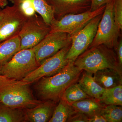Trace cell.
Masks as SVG:
<instances>
[{
  "label": "cell",
  "mask_w": 122,
  "mask_h": 122,
  "mask_svg": "<svg viewBox=\"0 0 122 122\" xmlns=\"http://www.w3.org/2000/svg\"><path fill=\"white\" fill-rule=\"evenodd\" d=\"M83 70L70 62L56 74L44 77L37 81L35 89L39 98L43 101L58 102L66 89L77 82Z\"/></svg>",
  "instance_id": "obj_1"
},
{
  "label": "cell",
  "mask_w": 122,
  "mask_h": 122,
  "mask_svg": "<svg viewBox=\"0 0 122 122\" xmlns=\"http://www.w3.org/2000/svg\"><path fill=\"white\" fill-rule=\"evenodd\" d=\"M74 64L80 70L92 74L105 69H113L122 73L115 52L103 44L88 48L76 58Z\"/></svg>",
  "instance_id": "obj_2"
},
{
  "label": "cell",
  "mask_w": 122,
  "mask_h": 122,
  "mask_svg": "<svg viewBox=\"0 0 122 122\" xmlns=\"http://www.w3.org/2000/svg\"><path fill=\"white\" fill-rule=\"evenodd\" d=\"M29 85L21 80L0 79V102L13 108L25 109L36 106L42 101L34 97Z\"/></svg>",
  "instance_id": "obj_3"
},
{
  "label": "cell",
  "mask_w": 122,
  "mask_h": 122,
  "mask_svg": "<svg viewBox=\"0 0 122 122\" xmlns=\"http://www.w3.org/2000/svg\"><path fill=\"white\" fill-rule=\"evenodd\" d=\"M33 48L19 51L9 61L0 67V75L20 81L40 66Z\"/></svg>",
  "instance_id": "obj_4"
},
{
  "label": "cell",
  "mask_w": 122,
  "mask_h": 122,
  "mask_svg": "<svg viewBox=\"0 0 122 122\" xmlns=\"http://www.w3.org/2000/svg\"><path fill=\"white\" fill-rule=\"evenodd\" d=\"M114 2V0H112L106 4L96 35L89 48L103 44L113 49L118 42L120 30L118 29L115 23Z\"/></svg>",
  "instance_id": "obj_5"
},
{
  "label": "cell",
  "mask_w": 122,
  "mask_h": 122,
  "mask_svg": "<svg viewBox=\"0 0 122 122\" xmlns=\"http://www.w3.org/2000/svg\"><path fill=\"white\" fill-rule=\"evenodd\" d=\"M106 5L93 11H89L66 15L59 20H54L50 25V32H61L73 36L85 27L92 19L103 13Z\"/></svg>",
  "instance_id": "obj_6"
},
{
  "label": "cell",
  "mask_w": 122,
  "mask_h": 122,
  "mask_svg": "<svg viewBox=\"0 0 122 122\" xmlns=\"http://www.w3.org/2000/svg\"><path fill=\"white\" fill-rule=\"evenodd\" d=\"M51 30L41 16L36 13L28 18L18 36L20 40V50L33 48L37 45Z\"/></svg>",
  "instance_id": "obj_7"
},
{
  "label": "cell",
  "mask_w": 122,
  "mask_h": 122,
  "mask_svg": "<svg viewBox=\"0 0 122 122\" xmlns=\"http://www.w3.org/2000/svg\"><path fill=\"white\" fill-rule=\"evenodd\" d=\"M71 45V44H69L54 55L45 59L36 69L21 81L30 85L43 77L56 74L70 62L66 57Z\"/></svg>",
  "instance_id": "obj_8"
},
{
  "label": "cell",
  "mask_w": 122,
  "mask_h": 122,
  "mask_svg": "<svg viewBox=\"0 0 122 122\" xmlns=\"http://www.w3.org/2000/svg\"><path fill=\"white\" fill-rule=\"evenodd\" d=\"M102 14L94 18L84 28L72 37L71 46L66 57L70 62H74L80 55L90 47L96 35Z\"/></svg>",
  "instance_id": "obj_9"
},
{
  "label": "cell",
  "mask_w": 122,
  "mask_h": 122,
  "mask_svg": "<svg viewBox=\"0 0 122 122\" xmlns=\"http://www.w3.org/2000/svg\"><path fill=\"white\" fill-rule=\"evenodd\" d=\"M72 43V37L67 33L50 32L33 48L36 60L39 64Z\"/></svg>",
  "instance_id": "obj_10"
},
{
  "label": "cell",
  "mask_w": 122,
  "mask_h": 122,
  "mask_svg": "<svg viewBox=\"0 0 122 122\" xmlns=\"http://www.w3.org/2000/svg\"><path fill=\"white\" fill-rule=\"evenodd\" d=\"M0 20V42L18 35L28 18L17 7L6 6Z\"/></svg>",
  "instance_id": "obj_11"
},
{
  "label": "cell",
  "mask_w": 122,
  "mask_h": 122,
  "mask_svg": "<svg viewBox=\"0 0 122 122\" xmlns=\"http://www.w3.org/2000/svg\"><path fill=\"white\" fill-rule=\"evenodd\" d=\"M51 6L55 18L59 20L66 15L77 14L90 10L91 0H46Z\"/></svg>",
  "instance_id": "obj_12"
},
{
  "label": "cell",
  "mask_w": 122,
  "mask_h": 122,
  "mask_svg": "<svg viewBox=\"0 0 122 122\" xmlns=\"http://www.w3.org/2000/svg\"><path fill=\"white\" fill-rule=\"evenodd\" d=\"M56 103L50 100H43L35 107L25 109L26 122H49Z\"/></svg>",
  "instance_id": "obj_13"
},
{
  "label": "cell",
  "mask_w": 122,
  "mask_h": 122,
  "mask_svg": "<svg viewBox=\"0 0 122 122\" xmlns=\"http://www.w3.org/2000/svg\"><path fill=\"white\" fill-rule=\"evenodd\" d=\"M93 74L95 81L105 89L122 85V73L115 70L103 69L96 71Z\"/></svg>",
  "instance_id": "obj_14"
},
{
  "label": "cell",
  "mask_w": 122,
  "mask_h": 122,
  "mask_svg": "<svg viewBox=\"0 0 122 122\" xmlns=\"http://www.w3.org/2000/svg\"><path fill=\"white\" fill-rule=\"evenodd\" d=\"M93 74L90 72L83 71L77 82L90 97L99 100L105 89L95 81Z\"/></svg>",
  "instance_id": "obj_15"
},
{
  "label": "cell",
  "mask_w": 122,
  "mask_h": 122,
  "mask_svg": "<svg viewBox=\"0 0 122 122\" xmlns=\"http://www.w3.org/2000/svg\"><path fill=\"white\" fill-rule=\"evenodd\" d=\"M20 40L18 35L0 42V67L20 50Z\"/></svg>",
  "instance_id": "obj_16"
},
{
  "label": "cell",
  "mask_w": 122,
  "mask_h": 122,
  "mask_svg": "<svg viewBox=\"0 0 122 122\" xmlns=\"http://www.w3.org/2000/svg\"><path fill=\"white\" fill-rule=\"evenodd\" d=\"M71 105L74 109L85 114L89 118L96 114H100L105 106L99 100L91 98L79 100Z\"/></svg>",
  "instance_id": "obj_17"
},
{
  "label": "cell",
  "mask_w": 122,
  "mask_h": 122,
  "mask_svg": "<svg viewBox=\"0 0 122 122\" xmlns=\"http://www.w3.org/2000/svg\"><path fill=\"white\" fill-rule=\"evenodd\" d=\"M26 122L25 109L13 108L0 103V122Z\"/></svg>",
  "instance_id": "obj_18"
},
{
  "label": "cell",
  "mask_w": 122,
  "mask_h": 122,
  "mask_svg": "<svg viewBox=\"0 0 122 122\" xmlns=\"http://www.w3.org/2000/svg\"><path fill=\"white\" fill-rule=\"evenodd\" d=\"M74 110L72 105L63 99H61L58 105L55 107L52 115L49 122H67Z\"/></svg>",
  "instance_id": "obj_19"
},
{
  "label": "cell",
  "mask_w": 122,
  "mask_h": 122,
  "mask_svg": "<svg viewBox=\"0 0 122 122\" xmlns=\"http://www.w3.org/2000/svg\"><path fill=\"white\" fill-rule=\"evenodd\" d=\"M103 105L122 106V85L105 89L99 99Z\"/></svg>",
  "instance_id": "obj_20"
},
{
  "label": "cell",
  "mask_w": 122,
  "mask_h": 122,
  "mask_svg": "<svg viewBox=\"0 0 122 122\" xmlns=\"http://www.w3.org/2000/svg\"><path fill=\"white\" fill-rule=\"evenodd\" d=\"M89 98L90 97L83 91L78 83L76 82L66 89L62 98L71 105L77 101Z\"/></svg>",
  "instance_id": "obj_21"
},
{
  "label": "cell",
  "mask_w": 122,
  "mask_h": 122,
  "mask_svg": "<svg viewBox=\"0 0 122 122\" xmlns=\"http://www.w3.org/2000/svg\"><path fill=\"white\" fill-rule=\"evenodd\" d=\"M36 12L39 14L46 24L50 26L54 20L52 7L46 0H32Z\"/></svg>",
  "instance_id": "obj_22"
},
{
  "label": "cell",
  "mask_w": 122,
  "mask_h": 122,
  "mask_svg": "<svg viewBox=\"0 0 122 122\" xmlns=\"http://www.w3.org/2000/svg\"><path fill=\"white\" fill-rule=\"evenodd\" d=\"M100 114L107 122H122V106L110 105L105 106Z\"/></svg>",
  "instance_id": "obj_23"
},
{
  "label": "cell",
  "mask_w": 122,
  "mask_h": 122,
  "mask_svg": "<svg viewBox=\"0 0 122 122\" xmlns=\"http://www.w3.org/2000/svg\"><path fill=\"white\" fill-rule=\"evenodd\" d=\"M113 15L116 25L121 31L122 29V0H114Z\"/></svg>",
  "instance_id": "obj_24"
},
{
  "label": "cell",
  "mask_w": 122,
  "mask_h": 122,
  "mask_svg": "<svg viewBox=\"0 0 122 122\" xmlns=\"http://www.w3.org/2000/svg\"><path fill=\"white\" fill-rule=\"evenodd\" d=\"M89 118L86 115L75 109L74 111L67 120L69 122H89Z\"/></svg>",
  "instance_id": "obj_25"
},
{
  "label": "cell",
  "mask_w": 122,
  "mask_h": 122,
  "mask_svg": "<svg viewBox=\"0 0 122 122\" xmlns=\"http://www.w3.org/2000/svg\"><path fill=\"white\" fill-rule=\"evenodd\" d=\"M114 49L115 51L118 62L119 65L122 67V38L114 46Z\"/></svg>",
  "instance_id": "obj_26"
},
{
  "label": "cell",
  "mask_w": 122,
  "mask_h": 122,
  "mask_svg": "<svg viewBox=\"0 0 122 122\" xmlns=\"http://www.w3.org/2000/svg\"><path fill=\"white\" fill-rule=\"evenodd\" d=\"M112 0H91L90 10L91 11H95Z\"/></svg>",
  "instance_id": "obj_27"
},
{
  "label": "cell",
  "mask_w": 122,
  "mask_h": 122,
  "mask_svg": "<svg viewBox=\"0 0 122 122\" xmlns=\"http://www.w3.org/2000/svg\"><path fill=\"white\" fill-rule=\"evenodd\" d=\"M89 122H107L101 114H96L89 118Z\"/></svg>",
  "instance_id": "obj_28"
},
{
  "label": "cell",
  "mask_w": 122,
  "mask_h": 122,
  "mask_svg": "<svg viewBox=\"0 0 122 122\" xmlns=\"http://www.w3.org/2000/svg\"><path fill=\"white\" fill-rule=\"evenodd\" d=\"M8 0H0V7L4 8L8 4Z\"/></svg>",
  "instance_id": "obj_29"
},
{
  "label": "cell",
  "mask_w": 122,
  "mask_h": 122,
  "mask_svg": "<svg viewBox=\"0 0 122 122\" xmlns=\"http://www.w3.org/2000/svg\"><path fill=\"white\" fill-rule=\"evenodd\" d=\"M1 7H0V20L2 18V14H3V12H2V9H1Z\"/></svg>",
  "instance_id": "obj_30"
},
{
  "label": "cell",
  "mask_w": 122,
  "mask_h": 122,
  "mask_svg": "<svg viewBox=\"0 0 122 122\" xmlns=\"http://www.w3.org/2000/svg\"><path fill=\"white\" fill-rule=\"evenodd\" d=\"M7 78L5 77V76H2V75H0V79H3L6 78Z\"/></svg>",
  "instance_id": "obj_31"
},
{
  "label": "cell",
  "mask_w": 122,
  "mask_h": 122,
  "mask_svg": "<svg viewBox=\"0 0 122 122\" xmlns=\"http://www.w3.org/2000/svg\"></svg>",
  "instance_id": "obj_32"
}]
</instances>
